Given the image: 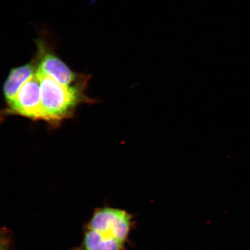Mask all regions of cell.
<instances>
[{
  "label": "cell",
  "instance_id": "2",
  "mask_svg": "<svg viewBox=\"0 0 250 250\" xmlns=\"http://www.w3.org/2000/svg\"><path fill=\"white\" fill-rule=\"evenodd\" d=\"M133 224V217L129 212L104 205L93 210L92 216L83 224V227L109 231L121 241L126 243Z\"/></svg>",
  "mask_w": 250,
  "mask_h": 250
},
{
  "label": "cell",
  "instance_id": "6",
  "mask_svg": "<svg viewBox=\"0 0 250 250\" xmlns=\"http://www.w3.org/2000/svg\"><path fill=\"white\" fill-rule=\"evenodd\" d=\"M36 62L34 61L26 65L14 68L9 73L3 87V93L8 104L13 101L24 83L36 74Z\"/></svg>",
  "mask_w": 250,
  "mask_h": 250
},
{
  "label": "cell",
  "instance_id": "4",
  "mask_svg": "<svg viewBox=\"0 0 250 250\" xmlns=\"http://www.w3.org/2000/svg\"><path fill=\"white\" fill-rule=\"evenodd\" d=\"M8 111L33 120H41L40 82L36 74L21 86L13 101L8 104Z\"/></svg>",
  "mask_w": 250,
  "mask_h": 250
},
{
  "label": "cell",
  "instance_id": "1",
  "mask_svg": "<svg viewBox=\"0 0 250 250\" xmlns=\"http://www.w3.org/2000/svg\"><path fill=\"white\" fill-rule=\"evenodd\" d=\"M40 82L41 120L56 124L73 114L79 103L84 101L81 85H62L49 76L37 74Z\"/></svg>",
  "mask_w": 250,
  "mask_h": 250
},
{
  "label": "cell",
  "instance_id": "5",
  "mask_svg": "<svg viewBox=\"0 0 250 250\" xmlns=\"http://www.w3.org/2000/svg\"><path fill=\"white\" fill-rule=\"evenodd\" d=\"M83 239L79 245L69 250H126V244L107 230L83 228Z\"/></svg>",
  "mask_w": 250,
  "mask_h": 250
},
{
  "label": "cell",
  "instance_id": "3",
  "mask_svg": "<svg viewBox=\"0 0 250 250\" xmlns=\"http://www.w3.org/2000/svg\"><path fill=\"white\" fill-rule=\"evenodd\" d=\"M37 74L51 77L59 83L67 86L79 85L80 83H80L85 80L83 76L80 78L73 73L58 56L49 51L42 40L37 41Z\"/></svg>",
  "mask_w": 250,
  "mask_h": 250
}]
</instances>
